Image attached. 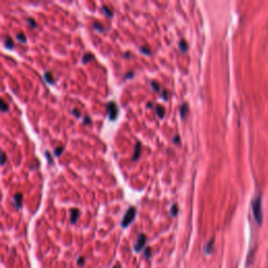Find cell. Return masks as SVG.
Instances as JSON below:
<instances>
[{"mask_svg": "<svg viewBox=\"0 0 268 268\" xmlns=\"http://www.w3.org/2000/svg\"><path fill=\"white\" fill-rule=\"evenodd\" d=\"M93 59V55L91 54H86V55L83 56V63H87V62L91 61Z\"/></svg>", "mask_w": 268, "mask_h": 268, "instance_id": "cell-13", "label": "cell"}, {"mask_svg": "<svg viewBox=\"0 0 268 268\" xmlns=\"http://www.w3.org/2000/svg\"><path fill=\"white\" fill-rule=\"evenodd\" d=\"M44 78H45V80L47 81V83H49V84H54V77H52V72H45L44 73Z\"/></svg>", "mask_w": 268, "mask_h": 268, "instance_id": "cell-10", "label": "cell"}, {"mask_svg": "<svg viewBox=\"0 0 268 268\" xmlns=\"http://www.w3.org/2000/svg\"><path fill=\"white\" fill-rule=\"evenodd\" d=\"M135 214H136L135 208H134V207H130L129 210H128V212H127V213L125 214V216H124V219H123V221H122V226H123V227H127L129 224H131V222L134 220Z\"/></svg>", "mask_w": 268, "mask_h": 268, "instance_id": "cell-2", "label": "cell"}, {"mask_svg": "<svg viewBox=\"0 0 268 268\" xmlns=\"http://www.w3.org/2000/svg\"><path fill=\"white\" fill-rule=\"evenodd\" d=\"M0 104H1V110H2V112H7V110H9V105H7L3 100L0 101Z\"/></svg>", "mask_w": 268, "mask_h": 268, "instance_id": "cell-15", "label": "cell"}, {"mask_svg": "<svg viewBox=\"0 0 268 268\" xmlns=\"http://www.w3.org/2000/svg\"><path fill=\"white\" fill-rule=\"evenodd\" d=\"M179 48L182 50V52H187V44L184 40H181L180 43H179Z\"/></svg>", "mask_w": 268, "mask_h": 268, "instance_id": "cell-14", "label": "cell"}, {"mask_svg": "<svg viewBox=\"0 0 268 268\" xmlns=\"http://www.w3.org/2000/svg\"><path fill=\"white\" fill-rule=\"evenodd\" d=\"M29 23H30V25L32 26H36V22H35V20H32V19H28L27 20Z\"/></svg>", "mask_w": 268, "mask_h": 268, "instance_id": "cell-24", "label": "cell"}, {"mask_svg": "<svg viewBox=\"0 0 268 268\" xmlns=\"http://www.w3.org/2000/svg\"><path fill=\"white\" fill-rule=\"evenodd\" d=\"M151 85H152V87H153V89L155 91H157V92H159V90H160V87H159V85L156 83V82H151Z\"/></svg>", "mask_w": 268, "mask_h": 268, "instance_id": "cell-19", "label": "cell"}, {"mask_svg": "<svg viewBox=\"0 0 268 268\" xmlns=\"http://www.w3.org/2000/svg\"><path fill=\"white\" fill-rule=\"evenodd\" d=\"M62 151H63V147H60V148H56V150H55V155H56V156L61 155Z\"/></svg>", "mask_w": 268, "mask_h": 268, "instance_id": "cell-20", "label": "cell"}, {"mask_svg": "<svg viewBox=\"0 0 268 268\" xmlns=\"http://www.w3.org/2000/svg\"><path fill=\"white\" fill-rule=\"evenodd\" d=\"M17 37V39L19 40L20 42L21 43H24L26 41V38H25V36L23 35V34H18V35L16 36Z\"/></svg>", "mask_w": 268, "mask_h": 268, "instance_id": "cell-18", "label": "cell"}, {"mask_svg": "<svg viewBox=\"0 0 268 268\" xmlns=\"http://www.w3.org/2000/svg\"><path fill=\"white\" fill-rule=\"evenodd\" d=\"M107 108H108V115H109V118L111 120H114L117 116V106L114 102H110L108 105H107Z\"/></svg>", "mask_w": 268, "mask_h": 268, "instance_id": "cell-3", "label": "cell"}, {"mask_svg": "<svg viewBox=\"0 0 268 268\" xmlns=\"http://www.w3.org/2000/svg\"><path fill=\"white\" fill-rule=\"evenodd\" d=\"M177 213H178V206L176 205V204H174V205L172 206V208H171V215H172V216H176V215H177Z\"/></svg>", "mask_w": 268, "mask_h": 268, "instance_id": "cell-17", "label": "cell"}, {"mask_svg": "<svg viewBox=\"0 0 268 268\" xmlns=\"http://www.w3.org/2000/svg\"><path fill=\"white\" fill-rule=\"evenodd\" d=\"M4 45H5V47H7V48L12 49L14 47L13 40L11 39L10 37H7V38H5V40H4Z\"/></svg>", "mask_w": 268, "mask_h": 268, "instance_id": "cell-9", "label": "cell"}, {"mask_svg": "<svg viewBox=\"0 0 268 268\" xmlns=\"http://www.w3.org/2000/svg\"><path fill=\"white\" fill-rule=\"evenodd\" d=\"M5 160H7L5 153H4V152H2V155H1V165H4V163H5Z\"/></svg>", "mask_w": 268, "mask_h": 268, "instance_id": "cell-22", "label": "cell"}, {"mask_svg": "<svg viewBox=\"0 0 268 268\" xmlns=\"http://www.w3.org/2000/svg\"><path fill=\"white\" fill-rule=\"evenodd\" d=\"M84 122H85V124H89V123H90V120L88 118V116H86V117H85V120H84Z\"/></svg>", "mask_w": 268, "mask_h": 268, "instance_id": "cell-27", "label": "cell"}, {"mask_svg": "<svg viewBox=\"0 0 268 268\" xmlns=\"http://www.w3.org/2000/svg\"><path fill=\"white\" fill-rule=\"evenodd\" d=\"M22 194H20V193H17L15 196H14V201H15V204H16L17 207H21V205H22Z\"/></svg>", "mask_w": 268, "mask_h": 268, "instance_id": "cell-5", "label": "cell"}, {"mask_svg": "<svg viewBox=\"0 0 268 268\" xmlns=\"http://www.w3.org/2000/svg\"><path fill=\"white\" fill-rule=\"evenodd\" d=\"M174 142H175V144H176V142H179V136H178V135L175 136V137H174Z\"/></svg>", "mask_w": 268, "mask_h": 268, "instance_id": "cell-26", "label": "cell"}, {"mask_svg": "<svg viewBox=\"0 0 268 268\" xmlns=\"http://www.w3.org/2000/svg\"><path fill=\"white\" fill-rule=\"evenodd\" d=\"M146 242H147V237H146L144 234H140V235L138 236V238H137V240H136L135 245H134L135 251H137V252L140 251V250L144 248Z\"/></svg>", "mask_w": 268, "mask_h": 268, "instance_id": "cell-4", "label": "cell"}, {"mask_svg": "<svg viewBox=\"0 0 268 268\" xmlns=\"http://www.w3.org/2000/svg\"><path fill=\"white\" fill-rule=\"evenodd\" d=\"M252 210H253V216L255 219L257 220V222L259 224L262 223V219H263V213H262V195L259 194L257 197L255 198V200L252 202Z\"/></svg>", "mask_w": 268, "mask_h": 268, "instance_id": "cell-1", "label": "cell"}, {"mask_svg": "<svg viewBox=\"0 0 268 268\" xmlns=\"http://www.w3.org/2000/svg\"><path fill=\"white\" fill-rule=\"evenodd\" d=\"M72 113H73L74 115H77V116H78V117L80 116V112H79V111H78V110H77V109H74L73 111H72Z\"/></svg>", "mask_w": 268, "mask_h": 268, "instance_id": "cell-25", "label": "cell"}, {"mask_svg": "<svg viewBox=\"0 0 268 268\" xmlns=\"http://www.w3.org/2000/svg\"><path fill=\"white\" fill-rule=\"evenodd\" d=\"M187 112H189V106H187V104H182L180 106V115L182 118H184V117L187 115Z\"/></svg>", "mask_w": 268, "mask_h": 268, "instance_id": "cell-6", "label": "cell"}, {"mask_svg": "<svg viewBox=\"0 0 268 268\" xmlns=\"http://www.w3.org/2000/svg\"><path fill=\"white\" fill-rule=\"evenodd\" d=\"M114 268H120V266H115Z\"/></svg>", "mask_w": 268, "mask_h": 268, "instance_id": "cell-29", "label": "cell"}, {"mask_svg": "<svg viewBox=\"0 0 268 268\" xmlns=\"http://www.w3.org/2000/svg\"><path fill=\"white\" fill-rule=\"evenodd\" d=\"M102 11H103L104 13L106 14L108 17H112L113 13H112V11L110 10L109 7H105V5H103V7H102Z\"/></svg>", "mask_w": 268, "mask_h": 268, "instance_id": "cell-12", "label": "cell"}, {"mask_svg": "<svg viewBox=\"0 0 268 268\" xmlns=\"http://www.w3.org/2000/svg\"><path fill=\"white\" fill-rule=\"evenodd\" d=\"M140 148H142L140 144H139V142H136L135 151H134V155H133V157H132V160H137V159H138L139 155H140Z\"/></svg>", "mask_w": 268, "mask_h": 268, "instance_id": "cell-7", "label": "cell"}, {"mask_svg": "<svg viewBox=\"0 0 268 268\" xmlns=\"http://www.w3.org/2000/svg\"><path fill=\"white\" fill-rule=\"evenodd\" d=\"M149 252H150V249L148 248L147 250H146V255H147V257H149Z\"/></svg>", "mask_w": 268, "mask_h": 268, "instance_id": "cell-28", "label": "cell"}, {"mask_svg": "<svg viewBox=\"0 0 268 268\" xmlns=\"http://www.w3.org/2000/svg\"><path fill=\"white\" fill-rule=\"evenodd\" d=\"M92 26H93L94 29H97V30H100V32H105V28H104L103 25L100 24V23L95 22V23H93V25Z\"/></svg>", "mask_w": 268, "mask_h": 268, "instance_id": "cell-16", "label": "cell"}, {"mask_svg": "<svg viewBox=\"0 0 268 268\" xmlns=\"http://www.w3.org/2000/svg\"><path fill=\"white\" fill-rule=\"evenodd\" d=\"M79 216H80V212H79L78 208H72L71 210V222H77Z\"/></svg>", "mask_w": 268, "mask_h": 268, "instance_id": "cell-8", "label": "cell"}, {"mask_svg": "<svg viewBox=\"0 0 268 268\" xmlns=\"http://www.w3.org/2000/svg\"><path fill=\"white\" fill-rule=\"evenodd\" d=\"M156 114L158 115L160 118H162L163 117V115H165V109H163V107L162 106H156Z\"/></svg>", "mask_w": 268, "mask_h": 268, "instance_id": "cell-11", "label": "cell"}, {"mask_svg": "<svg viewBox=\"0 0 268 268\" xmlns=\"http://www.w3.org/2000/svg\"><path fill=\"white\" fill-rule=\"evenodd\" d=\"M140 52H144V54H146V55H150V54H151L150 49L147 48V47H142V48H140Z\"/></svg>", "mask_w": 268, "mask_h": 268, "instance_id": "cell-21", "label": "cell"}, {"mask_svg": "<svg viewBox=\"0 0 268 268\" xmlns=\"http://www.w3.org/2000/svg\"><path fill=\"white\" fill-rule=\"evenodd\" d=\"M162 97L165 99V100L168 99V91L167 90H162Z\"/></svg>", "mask_w": 268, "mask_h": 268, "instance_id": "cell-23", "label": "cell"}]
</instances>
